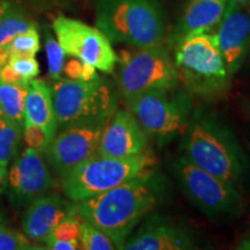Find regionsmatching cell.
I'll use <instances>...</instances> for the list:
<instances>
[{
	"instance_id": "cell-1",
	"label": "cell",
	"mask_w": 250,
	"mask_h": 250,
	"mask_svg": "<svg viewBox=\"0 0 250 250\" xmlns=\"http://www.w3.org/2000/svg\"><path fill=\"white\" fill-rule=\"evenodd\" d=\"M164 181L152 170L74 205L81 217L107 234L117 249H123L139 221L164 201Z\"/></svg>"
},
{
	"instance_id": "cell-2",
	"label": "cell",
	"mask_w": 250,
	"mask_h": 250,
	"mask_svg": "<svg viewBox=\"0 0 250 250\" xmlns=\"http://www.w3.org/2000/svg\"><path fill=\"white\" fill-rule=\"evenodd\" d=\"M184 156L202 169L236 187L246 171V158L235 137L213 115L196 111L184 132Z\"/></svg>"
},
{
	"instance_id": "cell-3",
	"label": "cell",
	"mask_w": 250,
	"mask_h": 250,
	"mask_svg": "<svg viewBox=\"0 0 250 250\" xmlns=\"http://www.w3.org/2000/svg\"><path fill=\"white\" fill-rule=\"evenodd\" d=\"M175 43L174 65L179 83L188 93L204 99L229 89L233 76L213 33L191 34Z\"/></svg>"
},
{
	"instance_id": "cell-4",
	"label": "cell",
	"mask_w": 250,
	"mask_h": 250,
	"mask_svg": "<svg viewBox=\"0 0 250 250\" xmlns=\"http://www.w3.org/2000/svg\"><path fill=\"white\" fill-rule=\"evenodd\" d=\"M96 27L111 42L138 49L162 43L164 12L158 0H98Z\"/></svg>"
},
{
	"instance_id": "cell-5",
	"label": "cell",
	"mask_w": 250,
	"mask_h": 250,
	"mask_svg": "<svg viewBox=\"0 0 250 250\" xmlns=\"http://www.w3.org/2000/svg\"><path fill=\"white\" fill-rule=\"evenodd\" d=\"M58 126L105 123L117 110V92L98 76L92 80L59 79L51 86Z\"/></svg>"
},
{
	"instance_id": "cell-6",
	"label": "cell",
	"mask_w": 250,
	"mask_h": 250,
	"mask_svg": "<svg viewBox=\"0 0 250 250\" xmlns=\"http://www.w3.org/2000/svg\"><path fill=\"white\" fill-rule=\"evenodd\" d=\"M155 164L154 155L146 151L129 158L95 154L62 174V187L68 198L80 202L152 171Z\"/></svg>"
},
{
	"instance_id": "cell-7",
	"label": "cell",
	"mask_w": 250,
	"mask_h": 250,
	"mask_svg": "<svg viewBox=\"0 0 250 250\" xmlns=\"http://www.w3.org/2000/svg\"><path fill=\"white\" fill-rule=\"evenodd\" d=\"M146 134L166 142L186 132L192 102L183 92L173 89H153L126 103Z\"/></svg>"
},
{
	"instance_id": "cell-8",
	"label": "cell",
	"mask_w": 250,
	"mask_h": 250,
	"mask_svg": "<svg viewBox=\"0 0 250 250\" xmlns=\"http://www.w3.org/2000/svg\"><path fill=\"white\" fill-rule=\"evenodd\" d=\"M179 85L174 61L162 43L126 54L122 59L117 86L125 103L148 90L173 89Z\"/></svg>"
},
{
	"instance_id": "cell-9",
	"label": "cell",
	"mask_w": 250,
	"mask_h": 250,
	"mask_svg": "<svg viewBox=\"0 0 250 250\" xmlns=\"http://www.w3.org/2000/svg\"><path fill=\"white\" fill-rule=\"evenodd\" d=\"M174 173L188 198L210 218H227L242 210L236 187L192 164L182 155L174 161Z\"/></svg>"
},
{
	"instance_id": "cell-10",
	"label": "cell",
	"mask_w": 250,
	"mask_h": 250,
	"mask_svg": "<svg viewBox=\"0 0 250 250\" xmlns=\"http://www.w3.org/2000/svg\"><path fill=\"white\" fill-rule=\"evenodd\" d=\"M56 39L65 54L93 65L96 70L111 73L118 57L111 41L98 27L94 28L76 19L56 18L52 22Z\"/></svg>"
},
{
	"instance_id": "cell-11",
	"label": "cell",
	"mask_w": 250,
	"mask_h": 250,
	"mask_svg": "<svg viewBox=\"0 0 250 250\" xmlns=\"http://www.w3.org/2000/svg\"><path fill=\"white\" fill-rule=\"evenodd\" d=\"M105 123L66 127L54 137L44 151L51 167L62 175L98 154Z\"/></svg>"
},
{
	"instance_id": "cell-12",
	"label": "cell",
	"mask_w": 250,
	"mask_h": 250,
	"mask_svg": "<svg viewBox=\"0 0 250 250\" xmlns=\"http://www.w3.org/2000/svg\"><path fill=\"white\" fill-rule=\"evenodd\" d=\"M43 153L27 147L8 173L9 195L17 204L31 203L54 187Z\"/></svg>"
},
{
	"instance_id": "cell-13",
	"label": "cell",
	"mask_w": 250,
	"mask_h": 250,
	"mask_svg": "<svg viewBox=\"0 0 250 250\" xmlns=\"http://www.w3.org/2000/svg\"><path fill=\"white\" fill-rule=\"evenodd\" d=\"M219 50L229 73L234 76L246 61L250 45V14L228 0L226 12L214 29Z\"/></svg>"
},
{
	"instance_id": "cell-14",
	"label": "cell",
	"mask_w": 250,
	"mask_h": 250,
	"mask_svg": "<svg viewBox=\"0 0 250 250\" xmlns=\"http://www.w3.org/2000/svg\"><path fill=\"white\" fill-rule=\"evenodd\" d=\"M147 136L130 110H116L103 127L98 154L129 158L146 149Z\"/></svg>"
},
{
	"instance_id": "cell-15",
	"label": "cell",
	"mask_w": 250,
	"mask_h": 250,
	"mask_svg": "<svg viewBox=\"0 0 250 250\" xmlns=\"http://www.w3.org/2000/svg\"><path fill=\"white\" fill-rule=\"evenodd\" d=\"M195 237L186 228L165 220L145 224L132 237L127 239L126 250H190L196 249Z\"/></svg>"
},
{
	"instance_id": "cell-16",
	"label": "cell",
	"mask_w": 250,
	"mask_h": 250,
	"mask_svg": "<svg viewBox=\"0 0 250 250\" xmlns=\"http://www.w3.org/2000/svg\"><path fill=\"white\" fill-rule=\"evenodd\" d=\"M73 206L58 195H43L34 199L21 219L23 234L35 242H44L50 232L67 217Z\"/></svg>"
},
{
	"instance_id": "cell-17",
	"label": "cell",
	"mask_w": 250,
	"mask_h": 250,
	"mask_svg": "<svg viewBox=\"0 0 250 250\" xmlns=\"http://www.w3.org/2000/svg\"><path fill=\"white\" fill-rule=\"evenodd\" d=\"M228 0H190L184 9L174 43L188 35L212 33L226 12Z\"/></svg>"
},
{
	"instance_id": "cell-18",
	"label": "cell",
	"mask_w": 250,
	"mask_h": 250,
	"mask_svg": "<svg viewBox=\"0 0 250 250\" xmlns=\"http://www.w3.org/2000/svg\"><path fill=\"white\" fill-rule=\"evenodd\" d=\"M24 121L40 125L55 137L58 123L51 87L45 81L33 79L28 83L24 100Z\"/></svg>"
},
{
	"instance_id": "cell-19",
	"label": "cell",
	"mask_w": 250,
	"mask_h": 250,
	"mask_svg": "<svg viewBox=\"0 0 250 250\" xmlns=\"http://www.w3.org/2000/svg\"><path fill=\"white\" fill-rule=\"evenodd\" d=\"M28 83H7L0 81V110L6 117L22 127Z\"/></svg>"
},
{
	"instance_id": "cell-20",
	"label": "cell",
	"mask_w": 250,
	"mask_h": 250,
	"mask_svg": "<svg viewBox=\"0 0 250 250\" xmlns=\"http://www.w3.org/2000/svg\"><path fill=\"white\" fill-rule=\"evenodd\" d=\"M35 26L36 23L23 12L8 5L0 14V46H6L19 34Z\"/></svg>"
},
{
	"instance_id": "cell-21",
	"label": "cell",
	"mask_w": 250,
	"mask_h": 250,
	"mask_svg": "<svg viewBox=\"0 0 250 250\" xmlns=\"http://www.w3.org/2000/svg\"><path fill=\"white\" fill-rule=\"evenodd\" d=\"M23 127L6 117L0 110V162L8 166L17 154Z\"/></svg>"
},
{
	"instance_id": "cell-22",
	"label": "cell",
	"mask_w": 250,
	"mask_h": 250,
	"mask_svg": "<svg viewBox=\"0 0 250 250\" xmlns=\"http://www.w3.org/2000/svg\"><path fill=\"white\" fill-rule=\"evenodd\" d=\"M80 245L83 250L117 249L112 240L103 230L83 218L80 227Z\"/></svg>"
},
{
	"instance_id": "cell-23",
	"label": "cell",
	"mask_w": 250,
	"mask_h": 250,
	"mask_svg": "<svg viewBox=\"0 0 250 250\" xmlns=\"http://www.w3.org/2000/svg\"><path fill=\"white\" fill-rule=\"evenodd\" d=\"M8 49L9 56H29L35 57V55L40 51V34L37 30V26L31 27L29 29L23 31L15 36L11 42L6 45Z\"/></svg>"
},
{
	"instance_id": "cell-24",
	"label": "cell",
	"mask_w": 250,
	"mask_h": 250,
	"mask_svg": "<svg viewBox=\"0 0 250 250\" xmlns=\"http://www.w3.org/2000/svg\"><path fill=\"white\" fill-rule=\"evenodd\" d=\"M45 37V51L48 58L49 76L52 80H57L61 78V74L65 66V51L62 50L57 39L52 36L48 28L44 29Z\"/></svg>"
},
{
	"instance_id": "cell-25",
	"label": "cell",
	"mask_w": 250,
	"mask_h": 250,
	"mask_svg": "<svg viewBox=\"0 0 250 250\" xmlns=\"http://www.w3.org/2000/svg\"><path fill=\"white\" fill-rule=\"evenodd\" d=\"M83 217L78 213L76 205L64 220H62L54 229L50 232L45 241H54V240H72L77 239L80 235V227Z\"/></svg>"
},
{
	"instance_id": "cell-26",
	"label": "cell",
	"mask_w": 250,
	"mask_h": 250,
	"mask_svg": "<svg viewBox=\"0 0 250 250\" xmlns=\"http://www.w3.org/2000/svg\"><path fill=\"white\" fill-rule=\"evenodd\" d=\"M22 133L27 147L34 148L42 153H44L46 146L54 138V136L48 130H45L44 127L30 123L28 121H24Z\"/></svg>"
},
{
	"instance_id": "cell-27",
	"label": "cell",
	"mask_w": 250,
	"mask_h": 250,
	"mask_svg": "<svg viewBox=\"0 0 250 250\" xmlns=\"http://www.w3.org/2000/svg\"><path fill=\"white\" fill-rule=\"evenodd\" d=\"M40 249L24 234L0 226V250H34Z\"/></svg>"
},
{
	"instance_id": "cell-28",
	"label": "cell",
	"mask_w": 250,
	"mask_h": 250,
	"mask_svg": "<svg viewBox=\"0 0 250 250\" xmlns=\"http://www.w3.org/2000/svg\"><path fill=\"white\" fill-rule=\"evenodd\" d=\"M8 64L23 78L27 83L40 73V65L35 57L29 56H9Z\"/></svg>"
},
{
	"instance_id": "cell-29",
	"label": "cell",
	"mask_w": 250,
	"mask_h": 250,
	"mask_svg": "<svg viewBox=\"0 0 250 250\" xmlns=\"http://www.w3.org/2000/svg\"><path fill=\"white\" fill-rule=\"evenodd\" d=\"M64 72L68 79L74 80H92L99 76L93 65L80 59H71L64 66Z\"/></svg>"
},
{
	"instance_id": "cell-30",
	"label": "cell",
	"mask_w": 250,
	"mask_h": 250,
	"mask_svg": "<svg viewBox=\"0 0 250 250\" xmlns=\"http://www.w3.org/2000/svg\"><path fill=\"white\" fill-rule=\"evenodd\" d=\"M45 248L51 249V250H77L81 249L80 245V239L72 240H54V241H46Z\"/></svg>"
},
{
	"instance_id": "cell-31",
	"label": "cell",
	"mask_w": 250,
	"mask_h": 250,
	"mask_svg": "<svg viewBox=\"0 0 250 250\" xmlns=\"http://www.w3.org/2000/svg\"><path fill=\"white\" fill-rule=\"evenodd\" d=\"M0 81L7 83H28L8 62L0 70Z\"/></svg>"
},
{
	"instance_id": "cell-32",
	"label": "cell",
	"mask_w": 250,
	"mask_h": 250,
	"mask_svg": "<svg viewBox=\"0 0 250 250\" xmlns=\"http://www.w3.org/2000/svg\"><path fill=\"white\" fill-rule=\"evenodd\" d=\"M6 175H7V166L0 162V192H1L2 188L5 186Z\"/></svg>"
},
{
	"instance_id": "cell-33",
	"label": "cell",
	"mask_w": 250,
	"mask_h": 250,
	"mask_svg": "<svg viewBox=\"0 0 250 250\" xmlns=\"http://www.w3.org/2000/svg\"><path fill=\"white\" fill-rule=\"evenodd\" d=\"M230 1H234L235 4L242 6V7H247V6L250 5V0H230Z\"/></svg>"
},
{
	"instance_id": "cell-34",
	"label": "cell",
	"mask_w": 250,
	"mask_h": 250,
	"mask_svg": "<svg viewBox=\"0 0 250 250\" xmlns=\"http://www.w3.org/2000/svg\"><path fill=\"white\" fill-rule=\"evenodd\" d=\"M241 248H242V249H250V235H249L248 237H247L246 241L242 243Z\"/></svg>"
},
{
	"instance_id": "cell-35",
	"label": "cell",
	"mask_w": 250,
	"mask_h": 250,
	"mask_svg": "<svg viewBox=\"0 0 250 250\" xmlns=\"http://www.w3.org/2000/svg\"><path fill=\"white\" fill-rule=\"evenodd\" d=\"M7 6H8V4H6V2H0V14H1L2 12L7 8Z\"/></svg>"
},
{
	"instance_id": "cell-36",
	"label": "cell",
	"mask_w": 250,
	"mask_h": 250,
	"mask_svg": "<svg viewBox=\"0 0 250 250\" xmlns=\"http://www.w3.org/2000/svg\"><path fill=\"white\" fill-rule=\"evenodd\" d=\"M4 221H5V217L0 213V226H2V225H4Z\"/></svg>"
}]
</instances>
